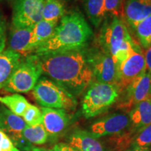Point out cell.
Segmentation results:
<instances>
[{
  "mask_svg": "<svg viewBox=\"0 0 151 151\" xmlns=\"http://www.w3.org/2000/svg\"><path fill=\"white\" fill-rule=\"evenodd\" d=\"M22 118L29 126H36L42 124L43 116L41 109L36 106L29 104L24 111Z\"/></svg>",
  "mask_w": 151,
  "mask_h": 151,
  "instance_id": "484cf974",
  "label": "cell"
},
{
  "mask_svg": "<svg viewBox=\"0 0 151 151\" xmlns=\"http://www.w3.org/2000/svg\"><path fill=\"white\" fill-rule=\"evenodd\" d=\"M98 42L100 48L113 58L116 67L129 55L136 43L122 19L111 16L104 20Z\"/></svg>",
  "mask_w": 151,
  "mask_h": 151,
  "instance_id": "3957f363",
  "label": "cell"
},
{
  "mask_svg": "<svg viewBox=\"0 0 151 151\" xmlns=\"http://www.w3.org/2000/svg\"><path fill=\"white\" fill-rule=\"evenodd\" d=\"M150 15L151 0H125L123 19L133 29Z\"/></svg>",
  "mask_w": 151,
  "mask_h": 151,
  "instance_id": "5bb4252c",
  "label": "cell"
},
{
  "mask_svg": "<svg viewBox=\"0 0 151 151\" xmlns=\"http://www.w3.org/2000/svg\"><path fill=\"white\" fill-rule=\"evenodd\" d=\"M85 53L97 82L116 84V64L110 55L96 48L89 49Z\"/></svg>",
  "mask_w": 151,
  "mask_h": 151,
  "instance_id": "ba28073f",
  "label": "cell"
},
{
  "mask_svg": "<svg viewBox=\"0 0 151 151\" xmlns=\"http://www.w3.org/2000/svg\"><path fill=\"white\" fill-rule=\"evenodd\" d=\"M21 55L11 49L0 54V90L4 88L21 60Z\"/></svg>",
  "mask_w": 151,
  "mask_h": 151,
  "instance_id": "d6986e66",
  "label": "cell"
},
{
  "mask_svg": "<svg viewBox=\"0 0 151 151\" xmlns=\"http://www.w3.org/2000/svg\"><path fill=\"white\" fill-rule=\"evenodd\" d=\"M41 61L37 55H29L21 58L3 89L14 93L32 90L42 75Z\"/></svg>",
  "mask_w": 151,
  "mask_h": 151,
  "instance_id": "8992f818",
  "label": "cell"
},
{
  "mask_svg": "<svg viewBox=\"0 0 151 151\" xmlns=\"http://www.w3.org/2000/svg\"><path fill=\"white\" fill-rule=\"evenodd\" d=\"M129 148L137 151H151V124L135 134Z\"/></svg>",
  "mask_w": 151,
  "mask_h": 151,
  "instance_id": "cb8c5ba5",
  "label": "cell"
},
{
  "mask_svg": "<svg viewBox=\"0 0 151 151\" xmlns=\"http://www.w3.org/2000/svg\"><path fill=\"white\" fill-rule=\"evenodd\" d=\"M150 99H151V98H150Z\"/></svg>",
  "mask_w": 151,
  "mask_h": 151,
  "instance_id": "836d02e7",
  "label": "cell"
},
{
  "mask_svg": "<svg viewBox=\"0 0 151 151\" xmlns=\"http://www.w3.org/2000/svg\"><path fill=\"white\" fill-rule=\"evenodd\" d=\"M146 71L144 52L137 43L132 48L129 55L117 66L116 84L121 90L132 81Z\"/></svg>",
  "mask_w": 151,
  "mask_h": 151,
  "instance_id": "52a82bcc",
  "label": "cell"
},
{
  "mask_svg": "<svg viewBox=\"0 0 151 151\" xmlns=\"http://www.w3.org/2000/svg\"><path fill=\"white\" fill-rule=\"evenodd\" d=\"M129 127L128 129L137 133L151 124V99L138 103L129 111Z\"/></svg>",
  "mask_w": 151,
  "mask_h": 151,
  "instance_id": "9a60e30c",
  "label": "cell"
},
{
  "mask_svg": "<svg viewBox=\"0 0 151 151\" xmlns=\"http://www.w3.org/2000/svg\"><path fill=\"white\" fill-rule=\"evenodd\" d=\"M134 30L141 46L148 49L151 46V15L139 22Z\"/></svg>",
  "mask_w": 151,
  "mask_h": 151,
  "instance_id": "d4e9b609",
  "label": "cell"
},
{
  "mask_svg": "<svg viewBox=\"0 0 151 151\" xmlns=\"http://www.w3.org/2000/svg\"><path fill=\"white\" fill-rule=\"evenodd\" d=\"M32 27H19L12 26L9 38V49L21 55L30 52L29 44Z\"/></svg>",
  "mask_w": 151,
  "mask_h": 151,
  "instance_id": "e0dca14e",
  "label": "cell"
},
{
  "mask_svg": "<svg viewBox=\"0 0 151 151\" xmlns=\"http://www.w3.org/2000/svg\"><path fill=\"white\" fill-rule=\"evenodd\" d=\"M65 7L60 0H45L42 11V20L58 22L65 16Z\"/></svg>",
  "mask_w": 151,
  "mask_h": 151,
  "instance_id": "7402d4cb",
  "label": "cell"
},
{
  "mask_svg": "<svg viewBox=\"0 0 151 151\" xmlns=\"http://www.w3.org/2000/svg\"><path fill=\"white\" fill-rule=\"evenodd\" d=\"M22 135L32 145L44 144L48 139V133L42 124L36 126L27 125L22 131Z\"/></svg>",
  "mask_w": 151,
  "mask_h": 151,
  "instance_id": "603a6c76",
  "label": "cell"
},
{
  "mask_svg": "<svg viewBox=\"0 0 151 151\" xmlns=\"http://www.w3.org/2000/svg\"><path fill=\"white\" fill-rule=\"evenodd\" d=\"M32 151H52V150L50 149L45 148H39V147H33Z\"/></svg>",
  "mask_w": 151,
  "mask_h": 151,
  "instance_id": "1f68e13d",
  "label": "cell"
},
{
  "mask_svg": "<svg viewBox=\"0 0 151 151\" xmlns=\"http://www.w3.org/2000/svg\"><path fill=\"white\" fill-rule=\"evenodd\" d=\"M125 0H104L106 16H111L123 18Z\"/></svg>",
  "mask_w": 151,
  "mask_h": 151,
  "instance_id": "4316f807",
  "label": "cell"
},
{
  "mask_svg": "<svg viewBox=\"0 0 151 151\" xmlns=\"http://www.w3.org/2000/svg\"><path fill=\"white\" fill-rule=\"evenodd\" d=\"M52 151H79L73 148L69 143H60L58 144L55 145L53 148H52Z\"/></svg>",
  "mask_w": 151,
  "mask_h": 151,
  "instance_id": "f546056e",
  "label": "cell"
},
{
  "mask_svg": "<svg viewBox=\"0 0 151 151\" xmlns=\"http://www.w3.org/2000/svg\"><path fill=\"white\" fill-rule=\"evenodd\" d=\"M6 24L4 20L2 18L1 13H0V54L4 50L6 46Z\"/></svg>",
  "mask_w": 151,
  "mask_h": 151,
  "instance_id": "f1b7e54d",
  "label": "cell"
},
{
  "mask_svg": "<svg viewBox=\"0 0 151 151\" xmlns=\"http://www.w3.org/2000/svg\"><path fill=\"white\" fill-rule=\"evenodd\" d=\"M0 151H20L14 143L11 140L9 136L0 129Z\"/></svg>",
  "mask_w": 151,
  "mask_h": 151,
  "instance_id": "83f0119b",
  "label": "cell"
},
{
  "mask_svg": "<svg viewBox=\"0 0 151 151\" xmlns=\"http://www.w3.org/2000/svg\"><path fill=\"white\" fill-rule=\"evenodd\" d=\"M144 55L146 65V71L151 74V46L148 49H146V51Z\"/></svg>",
  "mask_w": 151,
  "mask_h": 151,
  "instance_id": "4dcf8cb0",
  "label": "cell"
},
{
  "mask_svg": "<svg viewBox=\"0 0 151 151\" xmlns=\"http://www.w3.org/2000/svg\"><path fill=\"white\" fill-rule=\"evenodd\" d=\"M121 92L116 83H92L87 88L81 102L83 116L89 119L104 112L118 101Z\"/></svg>",
  "mask_w": 151,
  "mask_h": 151,
  "instance_id": "277c9868",
  "label": "cell"
},
{
  "mask_svg": "<svg viewBox=\"0 0 151 151\" xmlns=\"http://www.w3.org/2000/svg\"><path fill=\"white\" fill-rule=\"evenodd\" d=\"M42 124L48 137L56 138L65 133L70 124V117L65 110L41 107Z\"/></svg>",
  "mask_w": 151,
  "mask_h": 151,
  "instance_id": "7c38bea8",
  "label": "cell"
},
{
  "mask_svg": "<svg viewBox=\"0 0 151 151\" xmlns=\"http://www.w3.org/2000/svg\"><path fill=\"white\" fill-rule=\"evenodd\" d=\"M58 22L41 20L33 26L29 44L30 52H35L36 49L51 37L58 25Z\"/></svg>",
  "mask_w": 151,
  "mask_h": 151,
  "instance_id": "ac0fdd59",
  "label": "cell"
},
{
  "mask_svg": "<svg viewBox=\"0 0 151 151\" xmlns=\"http://www.w3.org/2000/svg\"><path fill=\"white\" fill-rule=\"evenodd\" d=\"M43 74L73 96H78L93 80V73L83 50L52 52L38 55Z\"/></svg>",
  "mask_w": 151,
  "mask_h": 151,
  "instance_id": "6da1fadb",
  "label": "cell"
},
{
  "mask_svg": "<svg viewBox=\"0 0 151 151\" xmlns=\"http://www.w3.org/2000/svg\"><path fill=\"white\" fill-rule=\"evenodd\" d=\"M37 102L42 107L73 111L77 101L73 94L47 77H41L32 90Z\"/></svg>",
  "mask_w": 151,
  "mask_h": 151,
  "instance_id": "5b68a950",
  "label": "cell"
},
{
  "mask_svg": "<svg viewBox=\"0 0 151 151\" xmlns=\"http://www.w3.org/2000/svg\"><path fill=\"white\" fill-rule=\"evenodd\" d=\"M129 119L128 115L115 113L100 118L92 123L89 132L94 137L99 138L118 134L128 129Z\"/></svg>",
  "mask_w": 151,
  "mask_h": 151,
  "instance_id": "8fae6325",
  "label": "cell"
},
{
  "mask_svg": "<svg viewBox=\"0 0 151 151\" xmlns=\"http://www.w3.org/2000/svg\"><path fill=\"white\" fill-rule=\"evenodd\" d=\"M124 151H137V150H134V149H132L131 148H128L127 149H126V150H124Z\"/></svg>",
  "mask_w": 151,
  "mask_h": 151,
  "instance_id": "d6a6232c",
  "label": "cell"
},
{
  "mask_svg": "<svg viewBox=\"0 0 151 151\" xmlns=\"http://www.w3.org/2000/svg\"><path fill=\"white\" fill-rule=\"evenodd\" d=\"M87 16L94 27H99L106 18L104 0H83Z\"/></svg>",
  "mask_w": 151,
  "mask_h": 151,
  "instance_id": "ffe728a7",
  "label": "cell"
},
{
  "mask_svg": "<svg viewBox=\"0 0 151 151\" xmlns=\"http://www.w3.org/2000/svg\"><path fill=\"white\" fill-rule=\"evenodd\" d=\"M92 30L81 13L65 15L51 37L36 49L37 55L52 52L82 50L92 37Z\"/></svg>",
  "mask_w": 151,
  "mask_h": 151,
  "instance_id": "7a4b0ae2",
  "label": "cell"
},
{
  "mask_svg": "<svg viewBox=\"0 0 151 151\" xmlns=\"http://www.w3.org/2000/svg\"><path fill=\"white\" fill-rule=\"evenodd\" d=\"M124 92L118 99V108L130 111L137 104L151 98V74L146 71L132 81L122 90Z\"/></svg>",
  "mask_w": 151,
  "mask_h": 151,
  "instance_id": "9c48e42d",
  "label": "cell"
},
{
  "mask_svg": "<svg viewBox=\"0 0 151 151\" xmlns=\"http://www.w3.org/2000/svg\"><path fill=\"white\" fill-rule=\"evenodd\" d=\"M68 142L79 151H106L102 143L86 130L73 131L68 137Z\"/></svg>",
  "mask_w": 151,
  "mask_h": 151,
  "instance_id": "2e32d148",
  "label": "cell"
},
{
  "mask_svg": "<svg viewBox=\"0 0 151 151\" xmlns=\"http://www.w3.org/2000/svg\"><path fill=\"white\" fill-rule=\"evenodd\" d=\"M45 0H16L14 6L12 26L33 27L42 20Z\"/></svg>",
  "mask_w": 151,
  "mask_h": 151,
  "instance_id": "30bf717a",
  "label": "cell"
},
{
  "mask_svg": "<svg viewBox=\"0 0 151 151\" xmlns=\"http://www.w3.org/2000/svg\"><path fill=\"white\" fill-rule=\"evenodd\" d=\"M27 126L23 118L14 114L4 105L0 106V129L9 136L14 146L23 137L22 132Z\"/></svg>",
  "mask_w": 151,
  "mask_h": 151,
  "instance_id": "4fadbf2b",
  "label": "cell"
},
{
  "mask_svg": "<svg viewBox=\"0 0 151 151\" xmlns=\"http://www.w3.org/2000/svg\"><path fill=\"white\" fill-rule=\"evenodd\" d=\"M0 103L17 116L22 117L29 103L23 96L15 93L0 97Z\"/></svg>",
  "mask_w": 151,
  "mask_h": 151,
  "instance_id": "44dd1931",
  "label": "cell"
}]
</instances>
